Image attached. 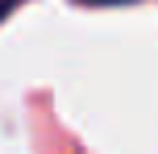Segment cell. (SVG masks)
Instances as JSON below:
<instances>
[{
  "instance_id": "6da1fadb",
  "label": "cell",
  "mask_w": 158,
  "mask_h": 154,
  "mask_svg": "<svg viewBox=\"0 0 158 154\" xmlns=\"http://www.w3.org/2000/svg\"><path fill=\"white\" fill-rule=\"evenodd\" d=\"M17 4H21V0H0V17H8V13H13Z\"/></svg>"
},
{
  "instance_id": "7a4b0ae2",
  "label": "cell",
  "mask_w": 158,
  "mask_h": 154,
  "mask_svg": "<svg viewBox=\"0 0 158 154\" xmlns=\"http://www.w3.org/2000/svg\"><path fill=\"white\" fill-rule=\"evenodd\" d=\"M79 4H121V0H79Z\"/></svg>"
}]
</instances>
